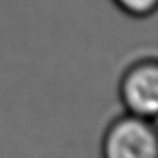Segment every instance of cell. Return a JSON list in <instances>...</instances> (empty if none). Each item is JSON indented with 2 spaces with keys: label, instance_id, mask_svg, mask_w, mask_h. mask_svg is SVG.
I'll list each match as a JSON object with an SVG mask.
<instances>
[{
  "label": "cell",
  "instance_id": "cell-1",
  "mask_svg": "<svg viewBox=\"0 0 158 158\" xmlns=\"http://www.w3.org/2000/svg\"><path fill=\"white\" fill-rule=\"evenodd\" d=\"M101 157L158 158V138L154 122L129 113L116 117L102 135Z\"/></svg>",
  "mask_w": 158,
  "mask_h": 158
},
{
  "label": "cell",
  "instance_id": "cell-2",
  "mask_svg": "<svg viewBox=\"0 0 158 158\" xmlns=\"http://www.w3.org/2000/svg\"><path fill=\"white\" fill-rule=\"evenodd\" d=\"M118 97L124 113L151 118L158 111V63L143 57L126 69L118 82Z\"/></svg>",
  "mask_w": 158,
  "mask_h": 158
},
{
  "label": "cell",
  "instance_id": "cell-3",
  "mask_svg": "<svg viewBox=\"0 0 158 158\" xmlns=\"http://www.w3.org/2000/svg\"><path fill=\"white\" fill-rule=\"evenodd\" d=\"M122 12L132 18H148L157 9L158 0H111Z\"/></svg>",
  "mask_w": 158,
  "mask_h": 158
}]
</instances>
